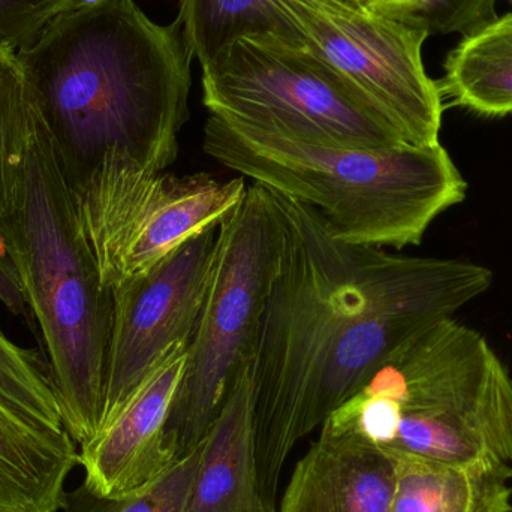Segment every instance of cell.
Returning a JSON list of instances; mask_svg holds the SVG:
<instances>
[{
  "label": "cell",
  "mask_w": 512,
  "mask_h": 512,
  "mask_svg": "<svg viewBox=\"0 0 512 512\" xmlns=\"http://www.w3.org/2000/svg\"><path fill=\"white\" fill-rule=\"evenodd\" d=\"M17 54L71 185L107 155L156 173L176 162L194 59L177 18L161 26L134 0H87Z\"/></svg>",
  "instance_id": "2"
},
{
  "label": "cell",
  "mask_w": 512,
  "mask_h": 512,
  "mask_svg": "<svg viewBox=\"0 0 512 512\" xmlns=\"http://www.w3.org/2000/svg\"><path fill=\"white\" fill-rule=\"evenodd\" d=\"M218 239L219 227L201 231L146 273L111 289L113 321L99 432L113 423L171 348L191 343L212 279Z\"/></svg>",
  "instance_id": "10"
},
{
  "label": "cell",
  "mask_w": 512,
  "mask_h": 512,
  "mask_svg": "<svg viewBox=\"0 0 512 512\" xmlns=\"http://www.w3.org/2000/svg\"><path fill=\"white\" fill-rule=\"evenodd\" d=\"M203 149L222 167L315 210L334 239L351 245L418 246L468 192L442 144L324 146L210 116Z\"/></svg>",
  "instance_id": "4"
},
{
  "label": "cell",
  "mask_w": 512,
  "mask_h": 512,
  "mask_svg": "<svg viewBox=\"0 0 512 512\" xmlns=\"http://www.w3.org/2000/svg\"><path fill=\"white\" fill-rule=\"evenodd\" d=\"M0 460L62 504L66 478L78 465L77 444L69 433L36 429L0 403Z\"/></svg>",
  "instance_id": "17"
},
{
  "label": "cell",
  "mask_w": 512,
  "mask_h": 512,
  "mask_svg": "<svg viewBox=\"0 0 512 512\" xmlns=\"http://www.w3.org/2000/svg\"><path fill=\"white\" fill-rule=\"evenodd\" d=\"M298 460L279 512H390L394 468L381 448L322 424Z\"/></svg>",
  "instance_id": "12"
},
{
  "label": "cell",
  "mask_w": 512,
  "mask_h": 512,
  "mask_svg": "<svg viewBox=\"0 0 512 512\" xmlns=\"http://www.w3.org/2000/svg\"><path fill=\"white\" fill-rule=\"evenodd\" d=\"M496 0H375L370 14L399 21L427 35L471 32L495 17Z\"/></svg>",
  "instance_id": "21"
},
{
  "label": "cell",
  "mask_w": 512,
  "mask_h": 512,
  "mask_svg": "<svg viewBox=\"0 0 512 512\" xmlns=\"http://www.w3.org/2000/svg\"><path fill=\"white\" fill-rule=\"evenodd\" d=\"M444 69L438 86L451 104L484 117L512 114V12L465 33Z\"/></svg>",
  "instance_id": "15"
},
{
  "label": "cell",
  "mask_w": 512,
  "mask_h": 512,
  "mask_svg": "<svg viewBox=\"0 0 512 512\" xmlns=\"http://www.w3.org/2000/svg\"><path fill=\"white\" fill-rule=\"evenodd\" d=\"M201 68L210 116L324 146L409 144L351 81L307 47L240 38Z\"/></svg>",
  "instance_id": "7"
},
{
  "label": "cell",
  "mask_w": 512,
  "mask_h": 512,
  "mask_svg": "<svg viewBox=\"0 0 512 512\" xmlns=\"http://www.w3.org/2000/svg\"><path fill=\"white\" fill-rule=\"evenodd\" d=\"M304 44L351 81L415 146L441 144L444 98L423 65L427 33L336 0H268Z\"/></svg>",
  "instance_id": "9"
},
{
  "label": "cell",
  "mask_w": 512,
  "mask_h": 512,
  "mask_svg": "<svg viewBox=\"0 0 512 512\" xmlns=\"http://www.w3.org/2000/svg\"><path fill=\"white\" fill-rule=\"evenodd\" d=\"M384 451L394 468L390 512H512L511 469Z\"/></svg>",
  "instance_id": "14"
},
{
  "label": "cell",
  "mask_w": 512,
  "mask_h": 512,
  "mask_svg": "<svg viewBox=\"0 0 512 512\" xmlns=\"http://www.w3.org/2000/svg\"><path fill=\"white\" fill-rule=\"evenodd\" d=\"M367 378L396 409V436L382 450L512 471V378L474 328L442 319L394 349Z\"/></svg>",
  "instance_id": "5"
},
{
  "label": "cell",
  "mask_w": 512,
  "mask_h": 512,
  "mask_svg": "<svg viewBox=\"0 0 512 512\" xmlns=\"http://www.w3.org/2000/svg\"><path fill=\"white\" fill-rule=\"evenodd\" d=\"M185 512H270L256 469L252 361L237 372L203 439Z\"/></svg>",
  "instance_id": "13"
},
{
  "label": "cell",
  "mask_w": 512,
  "mask_h": 512,
  "mask_svg": "<svg viewBox=\"0 0 512 512\" xmlns=\"http://www.w3.org/2000/svg\"><path fill=\"white\" fill-rule=\"evenodd\" d=\"M282 252L276 197L251 183L219 225L212 279L165 429V444L177 460L206 438L237 372L254 360Z\"/></svg>",
  "instance_id": "6"
},
{
  "label": "cell",
  "mask_w": 512,
  "mask_h": 512,
  "mask_svg": "<svg viewBox=\"0 0 512 512\" xmlns=\"http://www.w3.org/2000/svg\"><path fill=\"white\" fill-rule=\"evenodd\" d=\"M0 304L12 315L29 318V307L21 288L20 277L15 270L2 230H0Z\"/></svg>",
  "instance_id": "23"
},
{
  "label": "cell",
  "mask_w": 512,
  "mask_h": 512,
  "mask_svg": "<svg viewBox=\"0 0 512 512\" xmlns=\"http://www.w3.org/2000/svg\"><path fill=\"white\" fill-rule=\"evenodd\" d=\"M336 2L342 3L348 8L357 9V11H369L375 0H336Z\"/></svg>",
  "instance_id": "24"
},
{
  "label": "cell",
  "mask_w": 512,
  "mask_h": 512,
  "mask_svg": "<svg viewBox=\"0 0 512 512\" xmlns=\"http://www.w3.org/2000/svg\"><path fill=\"white\" fill-rule=\"evenodd\" d=\"M81 227L102 285L146 273L186 240L221 222L242 203L245 177L146 170L125 155H107L72 185Z\"/></svg>",
  "instance_id": "8"
},
{
  "label": "cell",
  "mask_w": 512,
  "mask_h": 512,
  "mask_svg": "<svg viewBox=\"0 0 512 512\" xmlns=\"http://www.w3.org/2000/svg\"><path fill=\"white\" fill-rule=\"evenodd\" d=\"M203 441L174 463L155 484L128 498H104L86 484L66 493L63 512H185L195 474L200 465Z\"/></svg>",
  "instance_id": "19"
},
{
  "label": "cell",
  "mask_w": 512,
  "mask_h": 512,
  "mask_svg": "<svg viewBox=\"0 0 512 512\" xmlns=\"http://www.w3.org/2000/svg\"><path fill=\"white\" fill-rule=\"evenodd\" d=\"M0 230L41 333L63 426L84 447L101 427L113 292L102 285L39 107L18 153Z\"/></svg>",
  "instance_id": "3"
},
{
  "label": "cell",
  "mask_w": 512,
  "mask_h": 512,
  "mask_svg": "<svg viewBox=\"0 0 512 512\" xmlns=\"http://www.w3.org/2000/svg\"><path fill=\"white\" fill-rule=\"evenodd\" d=\"M189 343L168 351L125 408L81 447L84 484L104 498H128L164 477L176 457L165 444L171 405L188 364Z\"/></svg>",
  "instance_id": "11"
},
{
  "label": "cell",
  "mask_w": 512,
  "mask_h": 512,
  "mask_svg": "<svg viewBox=\"0 0 512 512\" xmlns=\"http://www.w3.org/2000/svg\"><path fill=\"white\" fill-rule=\"evenodd\" d=\"M36 110L17 51L0 45V216L5 213L18 153Z\"/></svg>",
  "instance_id": "20"
},
{
  "label": "cell",
  "mask_w": 512,
  "mask_h": 512,
  "mask_svg": "<svg viewBox=\"0 0 512 512\" xmlns=\"http://www.w3.org/2000/svg\"><path fill=\"white\" fill-rule=\"evenodd\" d=\"M87 0H0V45L20 51L63 12Z\"/></svg>",
  "instance_id": "22"
},
{
  "label": "cell",
  "mask_w": 512,
  "mask_h": 512,
  "mask_svg": "<svg viewBox=\"0 0 512 512\" xmlns=\"http://www.w3.org/2000/svg\"><path fill=\"white\" fill-rule=\"evenodd\" d=\"M0 403L36 429L62 435V412L35 352L15 343L0 328Z\"/></svg>",
  "instance_id": "18"
},
{
  "label": "cell",
  "mask_w": 512,
  "mask_h": 512,
  "mask_svg": "<svg viewBox=\"0 0 512 512\" xmlns=\"http://www.w3.org/2000/svg\"><path fill=\"white\" fill-rule=\"evenodd\" d=\"M273 194L282 261L252 360L256 469L270 512L297 442L394 349L453 318L493 282L492 271L475 262L340 242L318 212Z\"/></svg>",
  "instance_id": "1"
},
{
  "label": "cell",
  "mask_w": 512,
  "mask_h": 512,
  "mask_svg": "<svg viewBox=\"0 0 512 512\" xmlns=\"http://www.w3.org/2000/svg\"><path fill=\"white\" fill-rule=\"evenodd\" d=\"M177 20L201 66L240 38L306 48L297 27L268 0H180Z\"/></svg>",
  "instance_id": "16"
}]
</instances>
